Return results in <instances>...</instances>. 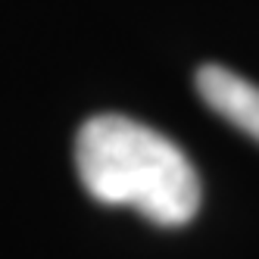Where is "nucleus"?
Masks as SVG:
<instances>
[{
    "instance_id": "obj_1",
    "label": "nucleus",
    "mask_w": 259,
    "mask_h": 259,
    "mask_svg": "<svg viewBox=\"0 0 259 259\" xmlns=\"http://www.w3.org/2000/svg\"><path fill=\"white\" fill-rule=\"evenodd\" d=\"M84 191L106 206H132L156 225H188L200 209L194 162L156 128L119 113L91 116L75 138Z\"/></svg>"
},
{
    "instance_id": "obj_2",
    "label": "nucleus",
    "mask_w": 259,
    "mask_h": 259,
    "mask_svg": "<svg viewBox=\"0 0 259 259\" xmlns=\"http://www.w3.org/2000/svg\"><path fill=\"white\" fill-rule=\"evenodd\" d=\"M197 91L209 109L259 144V84L240 78L225 66L209 63L197 72Z\"/></svg>"
}]
</instances>
